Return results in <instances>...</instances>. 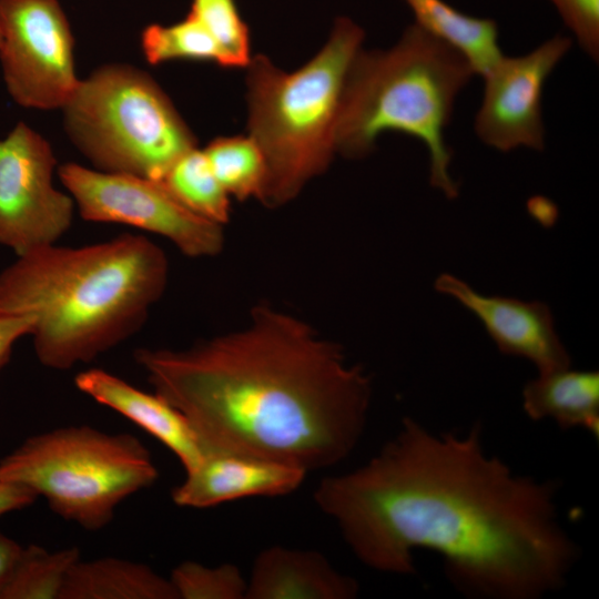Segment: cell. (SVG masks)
I'll return each instance as SVG.
<instances>
[{
	"mask_svg": "<svg viewBox=\"0 0 599 599\" xmlns=\"http://www.w3.org/2000/svg\"><path fill=\"white\" fill-rule=\"evenodd\" d=\"M579 47L593 61L599 59V0H548Z\"/></svg>",
	"mask_w": 599,
	"mask_h": 599,
	"instance_id": "obj_25",
	"label": "cell"
},
{
	"mask_svg": "<svg viewBox=\"0 0 599 599\" xmlns=\"http://www.w3.org/2000/svg\"><path fill=\"white\" fill-rule=\"evenodd\" d=\"M75 387L101 405L130 419L166 446L185 471L193 469L205 448L186 417L156 393L143 392L101 368L74 377Z\"/></svg>",
	"mask_w": 599,
	"mask_h": 599,
	"instance_id": "obj_14",
	"label": "cell"
},
{
	"mask_svg": "<svg viewBox=\"0 0 599 599\" xmlns=\"http://www.w3.org/2000/svg\"><path fill=\"white\" fill-rule=\"evenodd\" d=\"M161 182L186 209L224 225L230 219V195L216 179L203 150L194 148L180 156Z\"/></svg>",
	"mask_w": 599,
	"mask_h": 599,
	"instance_id": "obj_19",
	"label": "cell"
},
{
	"mask_svg": "<svg viewBox=\"0 0 599 599\" xmlns=\"http://www.w3.org/2000/svg\"><path fill=\"white\" fill-rule=\"evenodd\" d=\"M22 547L0 531V587L9 576Z\"/></svg>",
	"mask_w": 599,
	"mask_h": 599,
	"instance_id": "obj_28",
	"label": "cell"
},
{
	"mask_svg": "<svg viewBox=\"0 0 599 599\" xmlns=\"http://www.w3.org/2000/svg\"><path fill=\"white\" fill-rule=\"evenodd\" d=\"M0 41H1V33H0Z\"/></svg>",
	"mask_w": 599,
	"mask_h": 599,
	"instance_id": "obj_29",
	"label": "cell"
},
{
	"mask_svg": "<svg viewBox=\"0 0 599 599\" xmlns=\"http://www.w3.org/2000/svg\"><path fill=\"white\" fill-rule=\"evenodd\" d=\"M49 142L19 122L0 140V245L20 256L57 244L69 231L75 203L52 183Z\"/></svg>",
	"mask_w": 599,
	"mask_h": 599,
	"instance_id": "obj_10",
	"label": "cell"
},
{
	"mask_svg": "<svg viewBox=\"0 0 599 599\" xmlns=\"http://www.w3.org/2000/svg\"><path fill=\"white\" fill-rule=\"evenodd\" d=\"M189 13L220 44L229 68L247 67L251 61L250 33L234 0H192Z\"/></svg>",
	"mask_w": 599,
	"mask_h": 599,
	"instance_id": "obj_23",
	"label": "cell"
},
{
	"mask_svg": "<svg viewBox=\"0 0 599 599\" xmlns=\"http://www.w3.org/2000/svg\"><path fill=\"white\" fill-rule=\"evenodd\" d=\"M352 576L336 570L318 551L272 546L255 558L246 599H353Z\"/></svg>",
	"mask_w": 599,
	"mask_h": 599,
	"instance_id": "obj_15",
	"label": "cell"
},
{
	"mask_svg": "<svg viewBox=\"0 0 599 599\" xmlns=\"http://www.w3.org/2000/svg\"><path fill=\"white\" fill-rule=\"evenodd\" d=\"M38 496L29 488L0 480V517L32 505Z\"/></svg>",
	"mask_w": 599,
	"mask_h": 599,
	"instance_id": "obj_27",
	"label": "cell"
},
{
	"mask_svg": "<svg viewBox=\"0 0 599 599\" xmlns=\"http://www.w3.org/2000/svg\"><path fill=\"white\" fill-rule=\"evenodd\" d=\"M434 285L438 293L454 298L475 315L502 354L527 359L538 373L571 366L570 355L545 303L485 295L447 273L439 275Z\"/></svg>",
	"mask_w": 599,
	"mask_h": 599,
	"instance_id": "obj_12",
	"label": "cell"
},
{
	"mask_svg": "<svg viewBox=\"0 0 599 599\" xmlns=\"http://www.w3.org/2000/svg\"><path fill=\"white\" fill-rule=\"evenodd\" d=\"M571 45L570 38L557 34L524 55H504L483 77L484 97L474 124L481 142L501 152L544 150V88Z\"/></svg>",
	"mask_w": 599,
	"mask_h": 599,
	"instance_id": "obj_11",
	"label": "cell"
},
{
	"mask_svg": "<svg viewBox=\"0 0 599 599\" xmlns=\"http://www.w3.org/2000/svg\"><path fill=\"white\" fill-rule=\"evenodd\" d=\"M364 35L356 22L341 17L324 47L296 71L285 72L262 54L251 58L247 128L265 161L263 204L290 202L329 165L346 75Z\"/></svg>",
	"mask_w": 599,
	"mask_h": 599,
	"instance_id": "obj_5",
	"label": "cell"
},
{
	"mask_svg": "<svg viewBox=\"0 0 599 599\" xmlns=\"http://www.w3.org/2000/svg\"><path fill=\"white\" fill-rule=\"evenodd\" d=\"M223 189L241 201L260 199L266 175L264 156L250 135L219 136L203 150Z\"/></svg>",
	"mask_w": 599,
	"mask_h": 599,
	"instance_id": "obj_21",
	"label": "cell"
},
{
	"mask_svg": "<svg viewBox=\"0 0 599 599\" xmlns=\"http://www.w3.org/2000/svg\"><path fill=\"white\" fill-rule=\"evenodd\" d=\"M559 489L490 455L479 423L436 433L405 417L367 463L324 477L313 497L373 570L415 573L414 551L427 550L465 596L539 599L566 586L580 552L559 520Z\"/></svg>",
	"mask_w": 599,
	"mask_h": 599,
	"instance_id": "obj_1",
	"label": "cell"
},
{
	"mask_svg": "<svg viewBox=\"0 0 599 599\" xmlns=\"http://www.w3.org/2000/svg\"><path fill=\"white\" fill-rule=\"evenodd\" d=\"M68 135L95 170L161 181L196 139L161 87L132 65L79 81L62 108Z\"/></svg>",
	"mask_w": 599,
	"mask_h": 599,
	"instance_id": "obj_7",
	"label": "cell"
},
{
	"mask_svg": "<svg viewBox=\"0 0 599 599\" xmlns=\"http://www.w3.org/2000/svg\"><path fill=\"white\" fill-rule=\"evenodd\" d=\"M34 318L28 314L0 312V372L10 359L14 344L31 335Z\"/></svg>",
	"mask_w": 599,
	"mask_h": 599,
	"instance_id": "obj_26",
	"label": "cell"
},
{
	"mask_svg": "<svg viewBox=\"0 0 599 599\" xmlns=\"http://www.w3.org/2000/svg\"><path fill=\"white\" fill-rule=\"evenodd\" d=\"M141 47L151 64L172 60L207 61L229 68L227 58L212 34L193 16L173 24H151L141 35Z\"/></svg>",
	"mask_w": 599,
	"mask_h": 599,
	"instance_id": "obj_22",
	"label": "cell"
},
{
	"mask_svg": "<svg viewBox=\"0 0 599 599\" xmlns=\"http://www.w3.org/2000/svg\"><path fill=\"white\" fill-rule=\"evenodd\" d=\"M522 409L532 420L549 419L562 429H582L599 437V373L570 367L528 380Z\"/></svg>",
	"mask_w": 599,
	"mask_h": 599,
	"instance_id": "obj_16",
	"label": "cell"
},
{
	"mask_svg": "<svg viewBox=\"0 0 599 599\" xmlns=\"http://www.w3.org/2000/svg\"><path fill=\"white\" fill-rule=\"evenodd\" d=\"M415 22L458 50L485 77L504 57L495 20L467 14L445 0H403Z\"/></svg>",
	"mask_w": 599,
	"mask_h": 599,
	"instance_id": "obj_18",
	"label": "cell"
},
{
	"mask_svg": "<svg viewBox=\"0 0 599 599\" xmlns=\"http://www.w3.org/2000/svg\"><path fill=\"white\" fill-rule=\"evenodd\" d=\"M167 281L164 251L143 235L53 244L16 256L0 272V312L32 316L38 361L65 370L139 332Z\"/></svg>",
	"mask_w": 599,
	"mask_h": 599,
	"instance_id": "obj_3",
	"label": "cell"
},
{
	"mask_svg": "<svg viewBox=\"0 0 599 599\" xmlns=\"http://www.w3.org/2000/svg\"><path fill=\"white\" fill-rule=\"evenodd\" d=\"M185 474V479L172 489V500L180 507L201 509L248 497L288 495L302 485L307 473L256 456L206 450Z\"/></svg>",
	"mask_w": 599,
	"mask_h": 599,
	"instance_id": "obj_13",
	"label": "cell"
},
{
	"mask_svg": "<svg viewBox=\"0 0 599 599\" xmlns=\"http://www.w3.org/2000/svg\"><path fill=\"white\" fill-rule=\"evenodd\" d=\"M169 579L179 599L245 598L246 580L238 567L231 564L207 567L187 560L173 568Z\"/></svg>",
	"mask_w": 599,
	"mask_h": 599,
	"instance_id": "obj_24",
	"label": "cell"
},
{
	"mask_svg": "<svg viewBox=\"0 0 599 599\" xmlns=\"http://www.w3.org/2000/svg\"><path fill=\"white\" fill-rule=\"evenodd\" d=\"M158 478L139 438L87 425L30 436L0 459V480L29 488L58 516L90 531L109 525L124 499Z\"/></svg>",
	"mask_w": 599,
	"mask_h": 599,
	"instance_id": "obj_6",
	"label": "cell"
},
{
	"mask_svg": "<svg viewBox=\"0 0 599 599\" xmlns=\"http://www.w3.org/2000/svg\"><path fill=\"white\" fill-rule=\"evenodd\" d=\"M0 62L10 97L52 110L69 101L79 79L74 39L58 0H0Z\"/></svg>",
	"mask_w": 599,
	"mask_h": 599,
	"instance_id": "obj_9",
	"label": "cell"
},
{
	"mask_svg": "<svg viewBox=\"0 0 599 599\" xmlns=\"http://www.w3.org/2000/svg\"><path fill=\"white\" fill-rule=\"evenodd\" d=\"M60 599H179L170 579L149 566L115 557L79 559Z\"/></svg>",
	"mask_w": 599,
	"mask_h": 599,
	"instance_id": "obj_17",
	"label": "cell"
},
{
	"mask_svg": "<svg viewBox=\"0 0 599 599\" xmlns=\"http://www.w3.org/2000/svg\"><path fill=\"white\" fill-rule=\"evenodd\" d=\"M79 559L77 547L55 551L33 544L22 547L0 587V599H60L67 575Z\"/></svg>",
	"mask_w": 599,
	"mask_h": 599,
	"instance_id": "obj_20",
	"label": "cell"
},
{
	"mask_svg": "<svg viewBox=\"0 0 599 599\" xmlns=\"http://www.w3.org/2000/svg\"><path fill=\"white\" fill-rule=\"evenodd\" d=\"M58 173L84 221L125 224L160 235L189 257L215 256L223 248V225L191 212L161 181L78 163H64Z\"/></svg>",
	"mask_w": 599,
	"mask_h": 599,
	"instance_id": "obj_8",
	"label": "cell"
},
{
	"mask_svg": "<svg viewBox=\"0 0 599 599\" xmlns=\"http://www.w3.org/2000/svg\"><path fill=\"white\" fill-rule=\"evenodd\" d=\"M154 393L190 422L205 451L276 460L306 473L361 440L372 380L341 345L267 304L245 326L185 349L139 348Z\"/></svg>",
	"mask_w": 599,
	"mask_h": 599,
	"instance_id": "obj_2",
	"label": "cell"
},
{
	"mask_svg": "<svg viewBox=\"0 0 599 599\" xmlns=\"http://www.w3.org/2000/svg\"><path fill=\"white\" fill-rule=\"evenodd\" d=\"M476 75L454 47L409 24L387 50H363L346 75L335 125V151L369 154L384 132L419 140L429 155L430 184L448 199L458 195L445 141L458 94Z\"/></svg>",
	"mask_w": 599,
	"mask_h": 599,
	"instance_id": "obj_4",
	"label": "cell"
}]
</instances>
